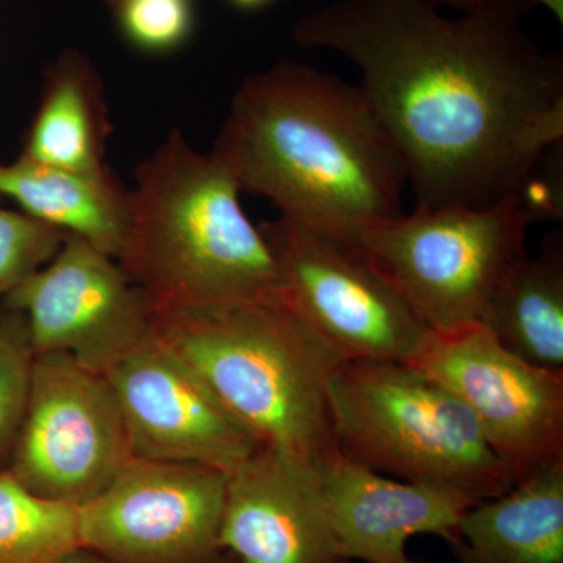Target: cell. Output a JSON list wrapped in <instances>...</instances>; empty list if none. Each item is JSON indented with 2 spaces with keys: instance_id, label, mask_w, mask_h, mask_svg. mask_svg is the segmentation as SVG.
Listing matches in <instances>:
<instances>
[{
  "instance_id": "cell-8",
  "label": "cell",
  "mask_w": 563,
  "mask_h": 563,
  "mask_svg": "<svg viewBox=\"0 0 563 563\" xmlns=\"http://www.w3.org/2000/svg\"><path fill=\"white\" fill-rule=\"evenodd\" d=\"M453 393L520 483L563 455V373L506 350L484 322L429 329L407 361Z\"/></svg>"
},
{
  "instance_id": "cell-4",
  "label": "cell",
  "mask_w": 563,
  "mask_h": 563,
  "mask_svg": "<svg viewBox=\"0 0 563 563\" xmlns=\"http://www.w3.org/2000/svg\"><path fill=\"white\" fill-rule=\"evenodd\" d=\"M154 329L261 446L314 466L336 450L328 388L342 358L284 303L154 310Z\"/></svg>"
},
{
  "instance_id": "cell-12",
  "label": "cell",
  "mask_w": 563,
  "mask_h": 563,
  "mask_svg": "<svg viewBox=\"0 0 563 563\" xmlns=\"http://www.w3.org/2000/svg\"><path fill=\"white\" fill-rule=\"evenodd\" d=\"M132 457L228 474L261 448L179 355L154 335L106 373Z\"/></svg>"
},
{
  "instance_id": "cell-9",
  "label": "cell",
  "mask_w": 563,
  "mask_h": 563,
  "mask_svg": "<svg viewBox=\"0 0 563 563\" xmlns=\"http://www.w3.org/2000/svg\"><path fill=\"white\" fill-rule=\"evenodd\" d=\"M131 457L120 404L106 374L65 352L35 355L11 476L35 495L79 507L98 496Z\"/></svg>"
},
{
  "instance_id": "cell-14",
  "label": "cell",
  "mask_w": 563,
  "mask_h": 563,
  "mask_svg": "<svg viewBox=\"0 0 563 563\" xmlns=\"http://www.w3.org/2000/svg\"><path fill=\"white\" fill-rule=\"evenodd\" d=\"M343 554L365 563H415L407 543L437 536L453 548L459 523L476 504L462 493L385 477L339 453L314 466Z\"/></svg>"
},
{
  "instance_id": "cell-7",
  "label": "cell",
  "mask_w": 563,
  "mask_h": 563,
  "mask_svg": "<svg viewBox=\"0 0 563 563\" xmlns=\"http://www.w3.org/2000/svg\"><path fill=\"white\" fill-rule=\"evenodd\" d=\"M276 258L284 303L342 361H402L429 329L361 243L279 218L258 225Z\"/></svg>"
},
{
  "instance_id": "cell-2",
  "label": "cell",
  "mask_w": 563,
  "mask_h": 563,
  "mask_svg": "<svg viewBox=\"0 0 563 563\" xmlns=\"http://www.w3.org/2000/svg\"><path fill=\"white\" fill-rule=\"evenodd\" d=\"M211 154L280 218L351 242L404 213L406 166L361 85L306 63L247 77Z\"/></svg>"
},
{
  "instance_id": "cell-11",
  "label": "cell",
  "mask_w": 563,
  "mask_h": 563,
  "mask_svg": "<svg viewBox=\"0 0 563 563\" xmlns=\"http://www.w3.org/2000/svg\"><path fill=\"white\" fill-rule=\"evenodd\" d=\"M33 354L65 352L106 374L154 339V309L117 258L66 235L43 268L10 295Z\"/></svg>"
},
{
  "instance_id": "cell-27",
  "label": "cell",
  "mask_w": 563,
  "mask_h": 563,
  "mask_svg": "<svg viewBox=\"0 0 563 563\" xmlns=\"http://www.w3.org/2000/svg\"><path fill=\"white\" fill-rule=\"evenodd\" d=\"M481 2H484V0H468V9H472L474 5H479Z\"/></svg>"
},
{
  "instance_id": "cell-17",
  "label": "cell",
  "mask_w": 563,
  "mask_h": 563,
  "mask_svg": "<svg viewBox=\"0 0 563 563\" xmlns=\"http://www.w3.org/2000/svg\"><path fill=\"white\" fill-rule=\"evenodd\" d=\"M506 350L563 373V243L554 235L537 255L528 251L504 269L483 321Z\"/></svg>"
},
{
  "instance_id": "cell-1",
  "label": "cell",
  "mask_w": 563,
  "mask_h": 563,
  "mask_svg": "<svg viewBox=\"0 0 563 563\" xmlns=\"http://www.w3.org/2000/svg\"><path fill=\"white\" fill-rule=\"evenodd\" d=\"M532 0L444 14L432 0H332L295 41L343 55L406 166L415 209L523 196L563 140V62L526 31Z\"/></svg>"
},
{
  "instance_id": "cell-13",
  "label": "cell",
  "mask_w": 563,
  "mask_h": 563,
  "mask_svg": "<svg viewBox=\"0 0 563 563\" xmlns=\"http://www.w3.org/2000/svg\"><path fill=\"white\" fill-rule=\"evenodd\" d=\"M221 543L242 563H351L314 465L258 448L225 474Z\"/></svg>"
},
{
  "instance_id": "cell-16",
  "label": "cell",
  "mask_w": 563,
  "mask_h": 563,
  "mask_svg": "<svg viewBox=\"0 0 563 563\" xmlns=\"http://www.w3.org/2000/svg\"><path fill=\"white\" fill-rule=\"evenodd\" d=\"M0 195L14 199L29 217L120 257L131 218V190L109 168L76 172L21 155L0 165Z\"/></svg>"
},
{
  "instance_id": "cell-22",
  "label": "cell",
  "mask_w": 563,
  "mask_h": 563,
  "mask_svg": "<svg viewBox=\"0 0 563 563\" xmlns=\"http://www.w3.org/2000/svg\"><path fill=\"white\" fill-rule=\"evenodd\" d=\"M120 3L125 33L143 49H173L190 32L187 0H121Z\"/></svg>"
},
{
  "instance_id": "cell-20",
  "label": "cell",
  "mask_w": 563,
  "mask_h": 563,
  "mask_svg": "<svg viewBox=\"0 0 563 563\" xmlns=\"http://www.w3.org/2000/svg\"><path fill=\"white\" fill-rule=\"evenodd\" d=\"M65 236L29 214L0 209V296L51 262Z\"/></svg>"
},
{
  "instance_id": "cell-18",
  "label": "cell",
  "mask_w": 563,
  "mask_h": 563,
  "mask_svg": "<svg viewBox=\"0 0 563 563\" xmlns=\"http://www.w3.org/2000/svg\"><path fill=\"white\" fill-rule=\"evenodd\" d=\"M109 131L101 80L84 57L68 54L51 68L22 155L76 172H99L107 168Z\"/></svg>"
},
{
  "instance_id": "cell-23",
  "label": "cell",
  "mask_w": 563,
  "mask_h": 563,
  "mask_svg": "<svg viewBox=\"0 0 563 563\" xmlns=\"http://www.w3.org/2000/svg\"><path fill=\"white\" fill-rule=\"evenodd\" d=\"M58 563H111L109 561H106V559L99 558V555L90 553V551L87 550H79L74 551L73 554H69L68 558L63 559L62 562ZM214 563H242L239 561V559L235 558V555L228 553L225 551L224 555L220 559V561Z\"/></svg>"
},
{
  "instance_id": "cell-15",
  "label": "cell",
  "mask_w": 563,
  "mask_h": 563,
  "mask_svg": "<svg viewBox=\"0 0 563 563\" xmlns=\"http://www.w3.org/2000/svg\"><path fill=\"white\" fill-rule=\"evenodd\" d=\"M459 533L461 563H563V455L473 504Z\"/></svg>"
},
{
  "instance_id": "cell-5",
  "label": "cell",
  "mask_w": 563,
  "mask_h": 563,
  "mask_svg": "<svg viewBox=\"0 0 563 563\" xmlns=\"http://www.w3.org/2000/svg\"><path fill=\"white\" fill-rule=\"evenodd\" d=\"M328 391L333 440L350 461L476 503L514 487L470 410L410 363L342 361Z\"/></svg>"
},
{
  "instance_id": "cell-3",
  "label": "cell",
  "mask_w": 563,
  "mask_h": 563,
  "mask_svg": "<svg viewBox=\"0 0 563 563\" xmlns=\"http://www.w3.org/2000/svg\"><path fill=\"white\" fill-rule=\"evenodd\" d=\"M240 192L232 173L180 131L141 163L117 261L152 309L284 303L276 258Z\"/></svg>"
},
{
  "instance_id": "cell-29",
  "label": "cell",
  "mask_w": 563,
  "mask_h": 563,
  "mask_svg": "<svg viewBox=\"0 0 563 563\" xmlns=\"http://www.w3.org/2000/svg\"><path fill=\"white\" fill-rule=\"evenodd\" d=\"M415 563H421V562H415Z\"/></svg>"
},
{
  "instance_id": "cell-10",
  "label": "cell",
  "mask_w": 563,
  "mask_h": 563,
  "mask_svg": "<svg viewBox=\"0 0 563 563\" xmlns=\"http://www.w3.org/2000/svg\"><path fill=\"white\" fill-rule=\"evenodd\" d=\"M225 473L196 463L131 457L79 506L81 550L111 563H214Z\"/></svg>"
},
{
  "instance_id": "cell-19",
  "label": "cell",
  "mask_w": 563,
  "mask_h": 563,
  "mask_svg": "<svg viewBox=\"0 0 563 563\" xmlns=\"http://www.w3.org/2000/svg\"><path fill=\"white\" fill-rule=\"evenodd\" d=\"M79 548V507L0 473V563H58Z\"/></svg>"
},
{
  "instance_id": "cell-25",
  "label": "cell",
  "mask_w": 563,
  "mask_h": 563,
  "mask_svg": "<svg viewBox=\"0 0 563 563\" xmlns=\"http://www.w3.org/2000/svg\"><path fill=\"white\" fill-rule=\"evenodd\" d=\"M533 3H543L548 9L554 11L555 16H559V20L562 21V2L563 0H532Z\"/></svg>"
},
{
  "instance_id": "cell-24",
  "label": "cell",
  "mask_w": 563,
  "mask_h": 563,
  "mask_svg": "<svg viewBox=\"0 0 563 563\" xmlns=\"http://www.w3.org/2000/svg\"><path fill=\"white\" fill-rule=\"evenodd\" d=\"M435 5L439 7H450V9H455L459 11L468 10V0H432Z\"/></svg>"
},
{
  "instance_id": "cell-26",
  "label": "cell",
  "mask_w": 563,
  "mask_h": 563,
  "mask_svg": "<svg viewBox=\"0 0 563 563\" xmlns=\"http://www.w3.org/2000/svg\"><path fill=\"white\" fill-rule=\"evenodd\" d=\"M233 2L239 3V5L247 7V9H251V7L262 5V3H265L266 0H233Z\"/></svg>"
},
{
  "instance_id": "cell-21",
  "label": "cell",
  "mask_w": 563,
  "mask_h": 563,
  "mask_svg": "<svg viewBox=\"0 0 563 563\" xmlns=\"http://www.w3.org/2000/svg\"><path fill=\"white\" fill-rule=\"evenodd\" d=\"M33 354L21 321L0 324V459L14 450L27 412Z\"/></svg>"
},
{
  "instance_id": "cell-28",
  "label": "cell",
  "mask_w": 563,
  "mask_h": 563,
  "mask_svg": "<svg viewBox=\"0 0 563 563\" xmlns=\"http://www.w3.org/2000/svg\"><path fill=\"white\" fill-rule=\"evenodd\" d=\"M113 2H118V3H120V2H121V0H113Z\"/></svg>"
},
{
  "instance_id": "cell-6",
  "label": "cell",
  "mask_w": 563,
  "mask_h": 563,
  "mask_svg": "<svg viewBox=\"0 0 563 563\" xmlns=\"http://www.w3.org/2000/svg\"><path fill=\"white\" fill-rule=\"evenodd\" d=\"M539 213L523 196L484 207L415 209L366 225L368 261L431 331L483 321L499 277Z\"/></svg>"
}]
</instances>
